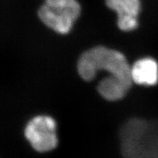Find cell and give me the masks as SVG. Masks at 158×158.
<instances>
[{
  "instance_id": "1",
  "label": "cell",
  "mask_w": 158,
  "mask_h": 158,
  "mask_svg": "<svg viewBox=\"0 0 158 158\" xmlns=\"http://www.w3.org/2000/svg\"><path fill=\"white\" fill-rule=\"evenodd\" d=\"M81 78L90 81L99 70L107 71L112 76L130 89L132 86L131 68L125 56L119 51L104 46H96L84 51L77 63Z\"/></svg>"
},
{
  "instance_id": "5",
  "label": "cell",
  "mask_w": 158,
  "mask_h": 158,
  "mask_svg": "<svg viewBox=\"0 0 158 158\" xmlns=\"http://www.w3.org/2000/svg\"><path fill=\"white\" fill-rule=\"evenodd\" d=\"M131 78L138 85L154 86L158 82L157 62L152 58L136 61L131 68Z\"/></svg>"
},
{
  "instance_id": "3",
  "label": "cell",
  "mask_w": 158,
  "mask_h": 158,
  "mask_svg": "<svg viewBox=\"0 0 158 158\" xmlns=\"http://www.w3.org/2000/svg\"><path fill=\"white\" fill-rule=\"evenodd\" d=\"M56 122L48 116H37L27 123L24 135L33 149L38 152H47L56 147Z\"/></svg>"
},
{
  "instance_id": "2",
  "label": "cell",
  "mask_w": 158,
  "mask_h": 158,
  "mask_svg": "<svg viewBox=\"0 0 158 158\" xmlns=\"http://www.w3.org/2000/svg\"><path fill=\"white\" fill-rule=\"evenodd\" d=\"M80 13L81 6L77 0H45L37 15L48 28L65 35L70 31Z\"/></svg>"
},
{
  "instance_id": "6",
  "label": "cell",
  "mask_w": 158,
  "mask_h": 158,
  "mask_svg": "<svg viewBox=\"0 0 158 158\" xmlns=\"http://www.w3.org/2000/svg\"><path fill=\"white\" fill-rule=\"evenodd\" d=\"M97 89L104 99L116 101L123 98L130 89L119 80L108 76L99 82Z\"/></svg>"
},
{
  "instance_id": "4",
  "label": "cell",
  "mask_w": 158,
  "mask_h": 158,
  "mask_svg": "<svg viewBox=\"0 0 158 158\" xmlns=\"http://www.w3.org/2000/svg\"><path fill=\"white\" fill-rule=\"evenodd\" d=\"M106 5L117 13L119 29L128 31L138 27L137 16L141 10L140 0H106Z\"/></svg>"
}]
</instances>
